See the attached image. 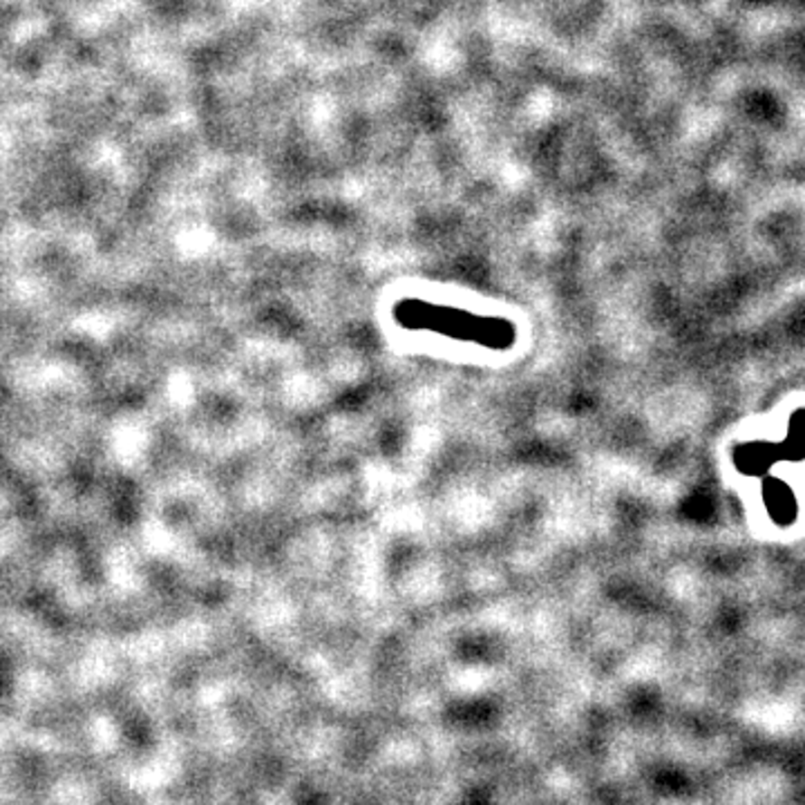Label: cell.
<instances>
[{
  "label": "cell",
  "mask_w": 805,
  "mask_h": 805,
  "mask_svg": "<svg viewBox=\"0 0 805 805\" xmlns=\"http://www.w3.org/2000/svg\"><path fill=\"white\" fill-rule=\"evenodd\" d=\"M765 501L767 510L772 512L779 524H790L797 515V503H794L792 492L788 486H783V482H770L765 486Z\"/></svg>",
  "instance_id": "6da1fadb"
},
{
  "label": "cell",
  "mask_w": 805,
  "mask_h": 805,
  "mask_svg": "<svg viewBox=\"0 0 805 805\" xmlns=\"http://www.w3.org/2000/svg\"><path fill=\"white\" fill-rule=\"evenodd\" d=\"M785 445H790L788 452H785L790 459H801L805 454V412L799 414L792 421V435H790V441Z\"/></svg>",
  "instance_id": "7a4b0ae2"
}]
</instances>
